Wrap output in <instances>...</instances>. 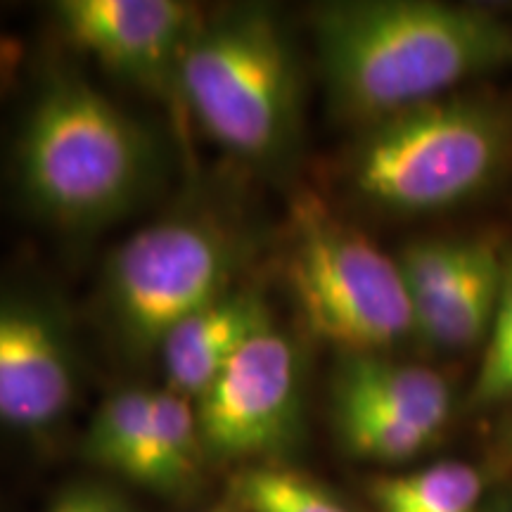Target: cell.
Wrapping results in <instances>:
<instances>
[{
  "mask_svg": "<svg viewBox=\"0 0 512 512\" xmlns=\"http://www.w3.org/2000/svg\"><path fill=\"white\" fill-rule=\"evenodd\" d=\"M472 242L460 240H420L403 249L396 264L401 268L411 299L415 330L432 316L441 299L451 292L463 271Z\"/></svg>",
  "mask_w": 512,
  "mask_h": 512,
  "instance_id": "16",
  "label": "cell"
},
{
  "mask_svg": "<svg viewBox=\"0 0 512 512\" xmlns=\"http://www.w3.org/2000/svg\"><path fill=\"white\" fill-rule=\"evenodd\" d=\"M313 31L332 102L370 124L512 57L501 19L432 0L332 3L318 10Z\"/></svg>",
  "mask_w": 512,
  "mask_h": 512,
  "instance_id": "1",
  "label": "cell"
},
{
  "mask_svg": "<svg viewBox=\"0 0 512 512\" xmlns=\"http://www.w3.org/2000/svg\"><path fill=\"white\" fill-rule=\"evenodd\" d=\"M285 275L306 328L349 356L377 354L415 332L396 259L316 197L294 209Z\"/></svg>",
  "mask_w": 512,
  "mask_h": 512,
  "instance_id": "4",
  "label": "cell"
},
{
  "mask_svg": "<svg viewBox=\"0 0 512 512\" xmlns=\"http://www.w3.org/2000/svg\"><path fill=\"white\" fill-rule=\"evenodd\" d=\"M238 496L249 512H349L323 486L278 467L245 472L238 479Z\"/></svg>",
  "mask_w": 512,
  "mask_h": 512,
  "instance_id": "18",
  "label": "cell"
},
{
  "mask_svg": "<svg viewBox=\"0 0 512 512\" xmlns=\"http://www.w3.org/2000/svg\"><path fill=\"white\" fill-rule=\"evenodd\" d=\"M475 403H498L512 399V259L503 266V290L498 311L489 332L482 366H479L475 387Z\"/></svg>",
  "mask_w": 512,
  "mask_h": 512,
  "instance_id": "19",
  "label": "cell"
},
{
  "mask_svg": "<svg viewBox=\"0 0 512 512\" xmlns=\"http://www.w3.org/2000/svg\"><path fill=\"white\" fill-rule=\"evenodd\" d=\"M53 15L67 41L143 91H178L183 57L200 29L181 0H62Z\"/></svg>",
  "mask_w": 512,
  "mask_h": 512,
  "instance_id": "8",
  "label": "cell"
},
{
  "mask_svg": "<svg viewBox=\"0 0 512 512\" xmlns=\"http://www.w3.org/2000/svg\"><path fill=\"white\" fill-rule=\"evenodd\" d=\"M482 489V475L472 465L439 463L375 479L370 498L380 512H472Z\"/></svg>",
  "mask_w": 512,
  "mask_h": 512,
  "instance_id": "15",
  "label": "cell"
},
{
  "mask_svg": "<svg viewBox=\"0 0 512 512\" xmlns=\"http://www.w3.org/2000/svg\"><path fill=\"white\" fill-rule=\"evenodd\" d=\"M268 323L273 320L264 299L249 290H230L192 313L159 349L171 392L200 399L204 389Z\"/></svg>",
  "mask_w": 512,
  "mask_h": 512,
  "instance_id": "10",
  "label": "cell"
},
{
  "mask_svg": "<svg viewBox=\"0 0 512 512\" xmlns=\"http://www.w3.org/2000/svg\"><path fill=\"white\" fill-rule=\"evenodd\" d=\"M505 259L491 242H472L451 292L418 330L439 347H470L489 337L503 290Z\"/></svg>",
  "mask_w": 512,
  "mask_h": 512,
  "instance_id": "12",
  "label": "cell"
},
{
  "mask_svg": "<svg viewBox=\"0 0 512 512\" xmlns=\"http://www.w3.org/2000/svg\"><path fill=\"white\" fill-rule=\"evenodd\" d=\"M204 441L190 399L166 389L152 392L150 448L143 486L159 494H181L200 475Z\"/></svg>",
  "mask_w": 512,
  "mask_h": 512,
  "instance_id": "13",
  "label": "cell"
},
{
  "mask_svg": "<svg viewBox=\"0 0 512 512\" xmlns=\"http://www.w3.org/2000/svg\"><path fill=\"white\" fill-rule=\"evenodd\" d=\"M152 392L145 387H124L95 408L83 437V456L102 470L143 482L150 448Z\"/></svg>",
  "mask_w": 512,
  "mask_h": 512,
  "instance_id": "14",
  "label": "cell"
},
{
  "mask_svg": "<svg viewBox=\"0 0 512 512\" xmlns=\"http://www.w3.org/2000/svg\"><path fill=\"white\" fill-rule=\"evenodd\" d=\"M335 422L339 437L351 453L382 463L418 456L434 439L432 432L411 422L351 403H335Z\"/></svg>",
  "mask_w": 512,
  "mask_h": 512,
  "instance_id": "17",
  "label": "cell"
},
{
  "mask_svg": "<svg viewBox=\"0 0 512 512\" xmlns=\"http://www.w3.org/2000/svg\"><path fill=\"white\" fill-rule=\"evenodd\" d=\"M157 169L150 131L81 76H50L19 126V190L38 216L64 230L107 228L131 214Z\"/></svg>",
  "mask_w": 512,
  "mask_h": 512,
  "instance_id": "2",
  "label": "cell"
},
{
  "mask_svg": "<svg viewBox=\"0 0 512 512\" xmlns=\"http://www.w3.org/2000/svg\"><path fill=\"white\" fill-rule=\"evenodd\" d=\"M178 93L209 138L245 162H278L297 136L299 67L283 27L261 5L200 24Z\"/></svg>",
  "mask_w": 512,
  "mask_h": 512,
  "instance_id": "3",
  "label": "cell"
},
{
  "mask_svg": "<svg viewBox=\"0 0 512 512\" xmlns=\"http://www.w3.org/2000/svg\"><path fill=\"white\" fill-rule=\"evenodd\" d=\"M53 512H83V494H69L55 505Z\"/></svg>",
  "mask_w": 512,
  "mask_h": 512,
  "instance_id": "21",
  "label": "cell"
},
{
  "mask_svg": "<svg viewBox=\"0 0 512 512\" xmlns=\"http://www.w3.org/2000/svg\"><path fill=\"white\" fill-rule=\"evenodd\" d=\"M510 446H512V425H510Z\"/></svg>",
  "mask_w": 512,
  "mask_h": 512,
  "instance_id": "22",
  "label": "cell"
},
{
  "mask_svg": "<svg viewBox=\"0 0 512 512\" xmlns=\"http://www.w3.org/2000/svg\"><path fill=\"white\" fill-rule=\"evenodd\" d=\"M79 356L62 318L41 299L0 292V430H55L79 396Z\"/></svg>",
  "mask_w": 512,
  "mask_h": 512,
  "instance_id": "9",
  "label": "cell"
},
{
  "mask_svg": "<svg viewBox=\"0 0 512 512\" xmlns=\"http://www.w3.org/2000/svg\"><path fill=\"white\" fill-rule=\"evenodd\" d=\"M83 512H128L119 498L107 494H83Z\"/></svg>",
  "mask_w": 512,
  "mask_h": 512,
  "instance_id": "20",
  "label": "cell"
},
{
  "mask_svg": "<svg viewBox=\"0 0 512 512\" xmlns=\"http://www.w3.org/2000/svg\"><path fill=\"white\" fill-rule=\"evenodd\" d=\"M335 403L373 408L415 427L437 432L451 413V392L444 377L415 363H396L380 354L347 356L337 370Z\"/></svg>",
  "mask_w": 512,
  "mask_h": 512,
  "instance_id": "11",
  "label": "cell"
},
{
  "mask_svg": "<svg viewBox=\"0 0 512 512\" xmlns=\"http://www.w3.org/2000/svg\"><path fill=\"white\" fill-rule=\"evenodd\" d=\"M503 155L505 126L494 110L437 98L375 121L351 159V181L387 209L430 211L482 190Z\"/></svg>",
  "mask_w": 512,
  "mask_h": 512,
  "instance_id": "5",
  "label": "cell"
},
{
  "mask_svg": "<svg viewBox=\"0 0 512 512\" xmlns=\"http://www.w3.org/2000/svg\"><path fill=\"white\" fill-rule=\"evenodd\" d=\"M207 453L226 460L278 456L302 425V361L273 323L259 330L197 399Z\"/></svg>",
  "mask_w": 512,
  "mask_h": 512,
  "instance_id": "7",
  "label": "cell"
},
{
  "mask_svg": "<svg viewBox=\"0 0 512 512\" xmlns=\"http://www.w3.org/2000/svg\"><path fill=\"white\" fill-rule=\"evenodd\" d=\"M238 249L202 216L147 223L114 249L102 271V304L126 351L159 354L174 328L233 290Z\"/></svg>",
  "mask_w": 512,
  "mask_h": 512,
  "instance_id": "6",
  "label": "cell"
}]
</instances>
